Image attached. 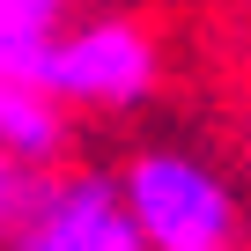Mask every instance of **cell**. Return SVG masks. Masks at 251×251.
I'll list each match as a JSON object with an SVG mask.
<instances>
[{
    "instance_id": "cell-1",
    "label": "cell",
    "mask_w": 251,
    "mask_h": 251,
    "mask_svg": "<svg viewBox=\"0 0 251 251\" xmlns=\"http://www.w3.org/2000/svg\"><path fill=\"white\" fill-rule=\"evenodd\" d=\"M118 192L155 251H236L244 236L229 177L192 148H141L118 170Z\"/></svg>"
},
{
    "instance_id": "cell-2",
    "label": "cell",
    "mask_w": 251,
    "mask_h": 251,
    "mask_svg": "<svg viewBox=\"0 0 251 251\" xmlns=\"http://www.w3.org/2000/svg\"><path fill=\"white\" fill-rule=\"evenodd\" d=\"M0 251H155L111 170H45Z\"/></svg>"
},
{
    "instance_id": "cell-3",
    "label": "cell",
    "mask_w": 251,
    "mask_h": 251,
    "mask_svg": "<svg viewBox=\"0 0 251 251\" xmlns=\"http://www.w3.org/2000/svg\"><path fill=\"white\" fill-rule=\"evenodd\" d=\"M37 81L59 103H96V111H126L155 89V45L133 23H89L52 37V52L37 59Z\"/></svg>"
},
{
    "instance_id": "cell-4",
    "label": "cell",
    "mask_w": 251,
    "mask_h": 251,
    "mask_svg": "<svg viewBox=\"0 0 251 251\" xmlns=\"http://www.w3.org/2000/svg\"><path fill=\"white\" fill-rule=\"evenodd\" d=\"M0 148L52 170L67 155V118H59V96L37 81V74H0Z\"/></svg>"
},
{
    "instance_id": "cell-5",
    "label": "cell",
    "mask_w": 251,
    "mask_h": 251,
    "mask_svg": "<svg viewBox=\"0 0 251 251\" xmlns=\"http://www.w3.org/2000/svg\"><path fill=\"white\" fill-rule=\"evenodd\" d=\"M67 0H0V74H37L59 37Z\"/></svg>"
},
{
    "instance_id": "cell-6",
    "label": "cell",
    "mask_w": 251,
    "mask_h": 251,
    "mask_svg": "<svg viewBox=\"0 0 251 251\" xmlns=\"http://www.w3.org/2000/svg\"><path fill=\"white\" fill-rule=\"evenodd\" d=\"M37 163H23V155H8L0 148V236H8L15 222H23V207H30V192H37Z\"/></svg>"
}]
</instances>
